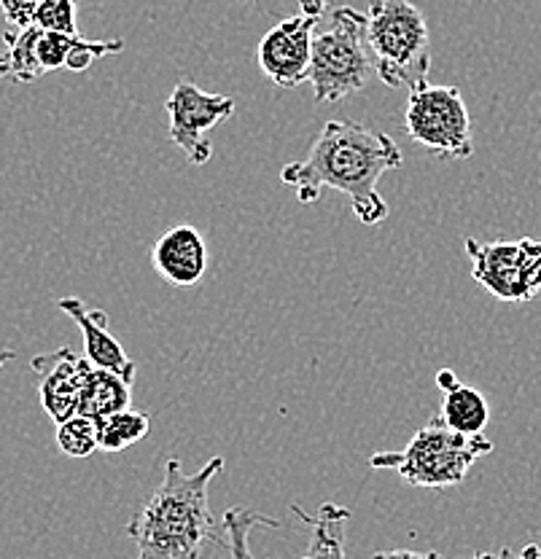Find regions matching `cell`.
<instances>
[{
    "mask_svg": "<svg viewBox=\"0 0 541 559\" xmlns=\"http://www.w3.org/2000/svg\"><path fill=\"white\" fill-rule=\"evenodd\" d=\"M372 559H445L436 551H410V549H397V551H377Z\"/></svg>",
    "mask_w": 541,
    "mask_h": 559,
    "instance_id": "cb8c5ba5",
    "label": "cell"
},
{
    "mask_svg": "<svg viewBox=\"0 0 541 559\" xmlns=\"http://www.w3.org/2000/svg\"><path fill=\"white\" fill-rule=\"evenodd\" d=\"M170 116V140L186 154L191 165H208L213 156V143L208 132L221 121L232 119L235 100L226 95L202 92L191 81H180L165 103Z\"/></svg>",
    "mask_w": 541,
    "mask_h": 559,
    "instance_id": "ba28073f",
    "label": "cell"
},
{
    "mask_svg": "<svg viewBox=\"0 0 541 559\" xmlns=\"http://www.w3.org/2000/svg\"><path fill=\"white\" fill-rule=\"evenodd\" d=\"M240 3H256V0H240Z\"/></svg>",
    "mask_w": 541,
    "mask_h": 559,
    "instance_id": "f1b7e54d",
    "label": "cell"
},
{
    "mask_svg": "<svg viewBox=\"0 0 541 559\" xmlns=\"http://www.w3.org/2000/svg\"><path fill=\"white\" fill-rule=\"evenodd\" d=\"M404 124L407 135L439 159H469L474 154L469 108L452 86L426 81L410 90Z\"/></svg>",
    "mask_w": 541,
    "mask_h": 559,
    "instance_id": "8992f818",
    "label": "cell"
},
{
    "mask_svg": "<svg viewBox=\"0 0 541 559\" xmlns=\"http://www.w3.org/2000/svg\"><path fill=\"white\" fill-rule=\"evenodd\" d=\"M40 3H44V0H11V3L3 9L5 22H9V25L14 27V31H22V27H31L33 11H36Z\"/></svg>",
    "mask_w": 541,
    "mask_h": 559,
    "instance_id": "7402d4cb",
    "label": "cell"
},
{
    "mask_svg": "<svg viewBox=\"0 0 541 559\" xmlns=\"http://www.w3.org/2000/svg\"><path fill=\"white\" fill-rule=\"evenodd\" d=\"M149 433V415L138 409H121L97 423V441L103 452H125Z\"/></svg>",
    "mask_w": 541,
    "mask_h": 559,
    "instance_id": "e0dca14e",
    "label": "cell"
},
{
    "mask_svg": "<svg viewBox=\"0 0 541 559\" xmlns=\"http://www.w3.org/2000/svg\"><path fill=\"white\" fill-rule=\"evenodd\" d=\"M471 559H541V549L537 544H528L520 555H511V551H480Z\"/></svg>",
    "mask_w": 541,
    "mask_h": 559,
    "instance_id": "603a6c76",
    "label": "cell"
},
{
    "mask_svg": "<svg viewBox=\"0 0 541 559\" xmlns=\"http://www.w3.org/2000/svg\"><path fill=\"white\" fill-rule=\"evenodd\" d=\"M62 312L71 314L73 323L79 325L81 334H84V349L86 360L97 369L114 371V374L125 377L127 382H136L138 366L130 355L125 353V347L119 345V340H114L108 331V314L103 310H90L81 299L68 296V299L57 301Z\"/></svg>",
    "mask_w": 541,
    "mask_h": 559,
    "instance_id": "7c38bea8",
    "label": "cell"
},
{
    "mask_svg": "<svg viewBox=\"0 0 541 559\" xmlns=\"http://www.w3.org/2000/svg\"><path fill=\"white\" fill-rule=\"evenodd\" d=\"M318 20L305 14L289 16L278 22L259 44V68L267 79L281 90H294V86L310 81L313 62V31Z\"/></svg>",
    "mask_w": 541,
    "mask_h": 559,
    "instance_id": "9c48e42d",
    "label": "cell"
},
{
    "mask_svg": "<svg viewBox=\"0 0 541 559\" xmlns=\"http://www.w3.org/2000/svg\"><path fill=\"white\" fill-rule=\"evenodd\" d=\"M329 0H299V14L313 16V20H321Z\"/></svg>",
    "mask_w": 541,
    "mask_h": 559,
    "instance_id": "d4e9b609",
    "label": "cell"
},
{
    "mask_svg": "<svg viewBox=\"0 0 541 559\" xmlns=\"http://www.w3.org/2000/svg\"><path fill=\"white\" fill-rule=\"evenodd\" d=\"M154 272L176 288L197 285L208 270V248L195 226H176L165 231L151 250Z\"/></svg>",
    "mask_w": 541,
    "mask_h": 559,
    "instance_id": "8fae6325",
    "label": "cell"
},
{
    "mask_svg": "<svg viewBox=\"0 0 541 559\" xmlns=\"http://www.w3.org/2000/svg\"><path fill=\"white\" fill-rule=\"evenodd\" d=\"M38 35L40 27L31 25L22 31H9L3 35L5 51L0 55V79H11L16 84H33L44 75L38 66Z\"/></svg>",
    "mask_w": 541,
    "mask_h": 559,
    "instance_id": "2e32d148",
    "label": "cell"
},
{
    "mask_svg": "<svg viewBox=\"0 0 541 559\" xmlns=\"http://www.w3.org/2000/svg\"><path fill=\"white\" fill-rule=\"evenodd\" d=\"M456 382H458V377H456V374H452V371H450V369H442V371H439V374H436V384H439V388H442V390L452 388V384H456Z\"/></svg>",
    "mask_w": 541,
    "mask_h": 559,
    "instance_id": "484cf974",
    "label": "cell"
},
{
    "mask_svg": "<svg viewBox=\"0 0 541 559\" xmlns=\"http://www.w3.org/2000/svg\"><path fill=\"white\" fill-rule=\"evenodd\" d=\"M366 35L375 57V73L391 90L426 84L432 70V38L426 16L410 0H372Z\"/></svg>",
    "mask_w": 541,
    "mask_h": 559,
    "instance_id": "277c9868",
    "label": "cell"
},
{
    "mask_svg": "<svg viewBox=\"0 0 541 559\" xmlns=\"http://www.w3.org/2000/svg\"><path fill=\"white\" fill-rule=\"evenodd\" d=\"M31 25L40 27L49 33H68L75 35V0H44L36 11H33Z\"/></svg>",
    "mask_w": 541,
    "mask_h": 559,
    "instance_id": "44dd1931",
    "label": "cell"
},
{
    "mask_svg": "<svg viewBox=\"0 0 541 559\" xmlns=\"http://www.w3.org/2000/svg\"><path fill=\"white\" fill-rule=\"evenodd\" d=\"M439 419L447 428L458 430L463 436H482L491 419V406L485 395L474 390L471 384L456 382L445 390V404H442Z\"/></svg>",
    "mask_w": 541,
    "mask_h": 559,
    "instance_id": "9a60e30c",
    "label": "cell"
},
{
    "mask_svg": "<svg viewBox=\"0 0 541 559\" xmlns=\"http://www.w3.org/2000/svg\"><path fill=\"white\" fill-rule=\"evenodd\" d=\"M375 73V57L366 35V14L356 9L331 11L329 27L313 38L310 86L316 103H337L356 95Z\"/></svg>",
    "mask_w": 541,
    "mask_h": 559,
    "instance_id": "5b68a950",
    "label": "cell"
},
{
    "mask_svg": "<svg viewBox=\"0 0 541 559\" xmlns=\"http://www.w3.org/2000/svg\"><path fill=\"white\" fill-rule=\"evenodd\" d=\"M471 277L477 285L509 305H522L541 294V240L522 237L515 242L467 240Z\"/></svg>",
    "mask_w": 541,
    "mask_h": 559,
    "instance_id": "52a82bcc",
    "label": "cell"
},
{
    "mask_svg": "<svg viewBox=\"0 0 541 559\" xmlns=\"http://www.w3.org/2000/svg\"><path fill=\"white\" fill-rule=\"evenodd\" d=\"M401 162L399 145L386 132L356 121H326L310 154L283 167L281 180L294 186L302 205L321 200L324 189L342 191L361 224L375 226L391 213L377 183L383 175L401 167Z\"/></svg>",
    "mask_w": 541,
    "mask_h": 559,
    "instance_id": "6da1fadb",
    "label": "cell"
},
{
    "mask_svg": "<svg viewBox=\"0 0 541 559\" xmlns=\"http://www.w3.org/2000/svg\"><path fill=\"white\" fill-rule=\"evenodd\" d=\"M11 3V0H0V5H3V9H5V5H9Z\"/></svg>",
    "mask_w": 541,
    "mask_h": 559,
    "instance_id": "83f0119b",
    "label": "cell"
},
{
    "mask_svg": "<svg viewBox=\"0 0 541 559\" xmlns=\"http://www.w3.org/2000/svg\"><path fill=\"white\" fill-rule=\"evenodd\" d=\"M132 399V382H127L125 377L114 374V371L97 369L92 366L90 374H86L84 388H81V401H79V415L90 417L92 423H103V419L116 415L121 409H130Z\"/></svg>",
    "mask_w": 541,
    "mask_h": 559,
    "instance_id": "4fadbf2b",
    "label": "cell"
},
{
    "mask_svg": "<svg viewBox=\"0 0 541 559\" xmlns=\"http://www.w3.org/2000/svg\"><path fill=\"white\" fill-rule=\"evenodd\" d=\"M224 471V457H213L197 474H184L180 460L170 457L165 479L151 495L141 514L127 524L136 540V559H200L202 546L216 538L208 489L213 476Z\"/></svg>",
    "mask_w": 541,
    "mask_h": 559,
    "instance_id": "7a4b0ae2",
    "label": "cell"
},
{
    "mask_svg": "<svg viewBox=\"0 0 541 559\" xmlns=\"http://www.w3.org/2000/svg\"><path fill=\"white\" fill-rule=\"evenodd\" d=\"M16 358V353L14 349H0V369H3L5 364H11V360Z\"/></svg>",
    "mask_w": 541,
    "mask_h": 559,
    "instance_id": "4316f807",
    "label": "cell"
},
{
    "mask_svg": "<svg viewBox=\"0 0 541 559\" xmlns=\"http://www.w3.org/2000/svg\"><path fill=\"white\" fill-rule=\"evenodd\" d=\"M296 516H302L313 527V540L307 557L313 559H348L345 557V533L351 522V511L345 506L324 503L316 514H305L299 506H291Z\"/></svg>",
    "mask_w": 541,
    "mask_h": 559,
    "instance_id": "5bb4252c",
    "label": "cell"
},
{
    "mask_svg": "<svg viewBox=\"0 0 541 559\" xmlns=\"http://www.w3.org/2000/svg\"><path fill=\"white\" fill-rule=\"evenodd\" d=\"M81 40V35H68V33H49L40 31L38 35V66L44 73L49 70H60L68 68V60H71L75 44Z\"/></svg>",
    "mask_w": 541,
    "mask_h": 559,
    "instance_id": "ffe728a7",
    "label": "cell"
},
{
    "mask_svg": "<svg viewBox=\"0 0 541 559\" xmlns=\"http://www.w3.org/2000/svg\"><path fill=\"white\" fill-rule=\"evenodd\" d=\"M491 452L493 441L485 436H463L434 417L412 436L404 450L372 454L369 465L391 471L412 487L445 489L463 485L471 465Z\"/></svg>",
    "mask_w": 541,
    "mask_h": 559,
    "instance_id": "3957f363",
    "label": "cell"
},
{
    "mask_svg": "<svg viewBox=\"0 0 541 559\" xmlns=\"http://www.w3.org/2000/svg\"><path fill=\"white\" fill-rule=\"evenodd\" d=\"M90 369V360L75 355L71 347L33 358V371L40 377V406L57 425L79 415L81 388Z\"/></svg>",
    "mask_w": 541,
    "mask_h": 559,
    "instance_id": "30bf717a",
    "label": "cell"
},
{
    "mask_svg": "<svg viewBox=\"0 0 541 559\" xmlns=\"http://www.w3.org/2000/svg\"><path fill=\"white\" fill-rule=\"evenodd\" d=\"M305 559H313V557H307V555H305Z\"/></svg>",
    "mask_w": 541,
    "mask_h": 559,
    "instance_id": "f546056e",
    "label": "cell"
},
{
    "mask_svg": "<svg viewBox=\"0 0 541 559\" xmlns=\"http://www.w3.org/2000/svg\"><path fill=\"white\" fill-rule=\"evenodd\" d=\"M256 527L278 530L281 527V522L259 514L256 509H246V506H235V509L226 511L224 533H226V546H230L232 559H256L251 551V533Z\"/></svg>",
    "mask_w": 541,
    "mask_h": 559,
    "instance_id": "ac0fdd59",
    "label": "cell"
},
{
    "mask_svg": "<svg viewBox=\"0 0 541 559\" xmlns=\"http://www.w3.org/2000/svg\"><path fill=\"white\" fill-rule=\"evenodd\" d=\"M57 447L68 457H90L92 452L101 450L97 425L90 417L81 415L66 419V423L57 425Z\"/></svg>",
    "mask_w": 541,
    "mask_h": 559,
    "instance_id": "d6986e66",
    "label": "cell"
}]
</instances>
